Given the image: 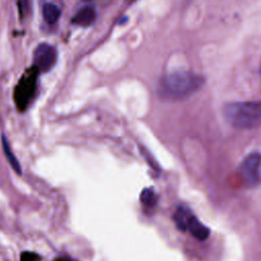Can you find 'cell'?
Wrapping results in <instances>:
<instances>
[{
    "label": "cell",
    "mask_w": 261,
    "mask_h": 261,
    "mask_svg": "<svg viewBox=\"0 0 261 261\" xmlns=\"http://www.w3.org/2000/svg\"><path fill=\"white\" fill-rule=\"evenodd\" d=\"M205 84L201 75L178 71L164 75L157 85L158 97L164 101L176 102L189 98L197 93Z\"/></svg>",
    "instance_id": "1"
},
{
    "label": "cell",
    "mask_w": 261,
    "mask_h": 261,
    "mask_svg": "<svg viewBox=\"0 0 261 261\" xmlns=\"http://www.w3.org/2000/svg\"><path fill=\"white\" fill-rule=\"evenodd\" d=\"M226 122L240 130H250L261 124V100L231 102L222 108Z\"/></svg>",
    "instance_id": "2"
},
{
    "label": "cell",
    "mask_w": 261,
    "mask_h": 261,
    "mask_svg": "<svg viewBox=\"0 0 261 261\" xmlns=\"http://www.w3.org/2000/svg\"><path fill=\"white\" fill-rule=\"evenodd\" d=\"M239 175L246 187L258 186L261 181V154L258 152L248 154L239 166Z\"/></svg>",
    "instance_id": "3"
},
{
    "label": "cell",
    "mask_w": 261,
    "mask_h": 261,
    "mask_svg": "<svg viewBox=\"0 0 261 261\" xmlns=\"http://www.w3.org/2000/svg\"><path fill=\"white\" fill-rule=\"evenodd\" d=\"M59 59L58 50L48 43H40L34 50L33 61L38 72L47 73L51 71Z\"/></svg>",
    "instance_id": "4"
},
{
    "label": "cell",
    "mask_w": 261,
    "mask_h": 261,
    "mask_svg": "<svg viewBox=\"0 0 261 261\" xmlns=\"http://www.w3.org/2000/svg\"><path fill=\"white\" fill-rule=\"evenodd\" d=\"M36 90V80L35 78L29 76L26 81H22V83L20 84L16 91V102L17 105L20 110H24L29 105L30 101L35 93Z\"/></svg>",
    "instance_id": "5"
},
{
    "label": "cell",
    "mask_w": 261,
    "mask_h": 261,
    "mask_svg": "<svg viewBox=\"0 0 261 261\" xmlns=\"http://www.w3.org/2000/svg\"><path fill=\"white\" fill-rule=\"evenodd\" d=\"M96 17L97 14L95 8L90 5H86L78 10V13L73 18V22L80 27H89L95 21Z\"/></svg>",
    "instance_id": "6"
},
{
    "label": "cell",
    "mask_w": 261,
    "mask_h": 261,
    "mask_svg": "<svg viewBox=\"0 0 261 261\" xmlns=\"http://www.w3.org/2000/svg\"><path fill=\"white\" fill-rule=\"evenodd\" d=\"M187 231H189L190 234L199 241H205L210 235L209 229L206 225H204L195 215H193L191 218Z\"/></svg>",
    "instance_id": "7"
},
{
    "label": "cell",
    "mask_w": 261,
    "mask_h": 261,
    "mask_svg": "<svg viewBox=\"0 0 261 261\" xmlns=\"http://www.w3.org/2000/svg\"><path fill=\"white\" fill-rule=\"evenodd\" d=\"M193 215L194 214L192 213L189 207L183 205L179 206L174 214V221L178 226V229L183 232H186L188 229V223Z\"/></svg>",
    "instance_id": "8"
},
{
    "label": "cell",
    "mask_w": 261,
    "mask_h": 261,
    "mask_svg": "<svg viewBox=\"0 0 261 261\" xmlns=\"http://www.w3.org/2000/svg\"><path fill=\"white\" fill-rule=\"evenodd\" d=\"M1 141H2V148H3V153L6 157V160L8 161V163L10 164L11 168L14 169V171L18 174V175H21V167H20V163L19 162L17 156L15 155V153L11 151V148L9 146V143L6 139V137L4 135H2V138H1Z\"/></svg>",
    "instance_id": "9"
},
{
    "label": "cell",
    "mask_w": 261,
    "mask_h": 261,
    "mask_svg": "<svg viewBox=\"0 0 261 261\" xmlns=\"http://www.w3.org/2000/svg\"><path fill=\"white\" fill-rule=\"evenodd\" d=\"M60 9L59 6H56L53 3H46L43 5L42 8V16L44 20L47 22L49 25H53L58 21L60 18Z\"/></svg>",
    "instance_id": "10"
},
{
    "label": "cell",
    "mask_w": 261,
    "mask_h": 261,
    "mask_svg": "<svg viewBox=\"0 0 261 261\" xmlns=\"http://www.w3.org/2000/svg\"><path fill=\"white\" fill-rule=\"evenodd\" d=\"M158 196L153 188H145L140 194V201L146 207H154L157 204Z\"/></svg>",
    "instance_id": "11"
},
{
    "label": "cell",
    "mask_w": 261,
    "mask_h": 261,
    "mask_svg": "<svg viewBox=\"0 0 261 261\" xmlns=\"http://www.w3.org/2000/svg\"><path fill=\"white\" fill-rule=\"evenodd\" d=\"M17 2H18V6H19L21 17H25L28 11L30 10L31 0H17Z\"/></svg>",
    "instance_id": "12"
},
{
    "label": "cell",
    "mask_w": 261,
    "mask_h": 261,
    "mask_svg": "<svg viewBox=\"0 0 261 261\" xmlns=\"http://www.w3.org/2000/svg\"><path fill=\"white\" fill-rule=\"evenodd\" d=\"M41 257L34 252H22L20 255V261H40Z\"/></svg>",
    "instance_id": "13"
},
{
    "label": "cell",
    "mask_w": 261,
    "mask_h": 261,
    "mask_svg": "<svg viewBox=\"0 0 261 261\" xmlns=\"http://www.w3.org/2000/svg\"><path fill=\"white\" fill-rule=\"evenodd\" d=\"M136 1H137V0H126V3H127V4H130V5H131V4L135 3Z\"/></svg>",
    "instance_id": "14"
},
{
    "label": "cell",
    "mask_w": 261,
    "mask_h": 261,
    "mask_svg": "<svg viewBox=\"0 0 261 261\" xmlns=\"http://www.w3.org/2000/svg\"><path fill=\"white\" fill-rule=\"evenodd\" d=\"M55 261H71V260H70V259H67V258H63V257H61V258L56 259Z\"/></svg>",
    "instance_id": "15"
}]
</instances>
